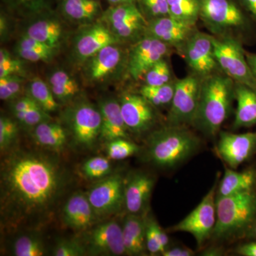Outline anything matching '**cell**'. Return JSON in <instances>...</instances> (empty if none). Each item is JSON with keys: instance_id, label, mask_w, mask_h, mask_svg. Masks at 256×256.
Segmentation results:
<instances>
[{"instance_id": "cell-1", "label": "cell", "mask_w": 256, "mask_h": 256, "mask_svg": "<svg viewBox=\"0 0 256 256\" xmlns=\"http://www.w3.org/2000/svg\"><path fill=\"white\" fill-rule=\"evenodd\" d=\"M2 226H32L50 218L68 176L58 160L36 150H16L1 163Z\"/></svg>"}, {"instance_id": "cell-2", "label": "cell", "mask_w": 256, "mask_h": 256, "mask_svg": "<svg viewBox=\"0 0 256 256\" xmlns=\"http://www.w3.org/2000/svg\"><path fill=\"white\" fill-rule=\"evenodd\" d=\"M235 100V82L220 70L203 78L201 96L192 126L215 137L228 118Z\"/></svg>"}, {"instance_id": "cell-3", "label": "cell", "mask_w": 256, "mask_h": 256, "mask_svg": "<svg viewBox=\"0 0 256 256\" xmlns=\"http://www.w3.org/2000/svg\"><path fill=\"white\" fill-rule=\"evenodd\" d=\"M200 146V138L188 126L166 124L150 134L144 158L158 168L172 169L194 156Z\"/></svg>"}, {"instance_id": "cell-4", "label": "cell", "mask_w": 256, "mask_h": 256, "mask_svg": "<svg viewBox=\"0 0 256 256\" xmlns=\"http://www.w3.org/2000/svg\"><path fill=\"white\" fill-rule=\"evenodd\" d=\"M200 21L216 37H232L242 43L254 30V24L238 0H200Z\"/></svg>"}, {"instance_id": "cell-5", "label": "cell", "mask_w": 256, "mask_h": 256, "mask_svg": "<svg viewBox=\"0 0 256 256\" xmlns=\"http://www.w3.org/2000/svg\"><path fill=\"white\" fill-rule=\"evenodd\" d=\"M216 223L212 236L233 238L249 226L256 216V194L252 190L229 196H216Z\"/></svg>"}, {"instance_id": "cell-6", "label": "cell", "mask_w": 256, "mask_h": 256, "mask_svg": "<svg viewBox=\"0 0 256 256\" xmlns=\"http://www.w3.org/2000/svg\"><path fill=\"white\" fill-rule=\"evenodd\" d=\"M216 58L223 73L235 82L244 84L256 92V79L248 63L242 42L232 37L212 35Z\"/></svg>"}, {"instance_id": "cell-7", "label": "cell", "mask_w": 256, "mask_h": 256, "mask_svg": "<svg viewBox=\"0 0 256 256\" xmlns=\"http://www.w3.org/2000/svg\"><path fill=\"white\" fill-rule=\"evenodd\" d=\"M202 80L201 77L192 73L184 78H176L166 124L192 126L200 104Z\"/></svg>"}, {"instance_id": "cell-8", "label": "cell", "mask_w": 256, "mask_h": 256, "mask_svg": "<svg viewBox=\"0 0 256 256\" xmlns=\"http://www.w3.org/2000/svg\"><path fill=\"white\" fill-rule=\"evenodd\" d=\"M100 18L122 43L132 44L146 35L148 21L137 3L111 5Z\"/></svg>"}, {"instance_id": "cell-9", "label": "cell", "mask_w": 256, "mask_h": 256, "mask_svg": "<svg viewBox=\"0 0 256 256\" xmlns=\"http://www.w3.org/2000/svg\"><path fill=\"white\" fill-rule=\"evenodd\" d=\"M190 73L202 78L220 72L214 53L212 35L197 28L180 52Z\"/></svg>"}, {"instance_id": "cell-10", "label": "cell", "mask_w": 256, "mask_h": 256, "mask_svg": "<svg viewBox=\"0 0 256 256\" xmlns=\"http://www.w3.org/2000/svg\"><path fill=\"white\" fill-rule=\"evenodd\" d=\"M176 53L174 48L153 37L144 35L132 44L128 50L127 73L134 80L144 74L160 60Z\"/></svg>"}, {"instance_id": "cell-11", "label": "cell", "mask_w": 256, "mask_h": 256, "mask_svg": "<svg viewBox=\"0 0 256 256\" xmlns=\"http://www.w3.org/2000/svg\"><path fill=\"white\" fill-rule=\"evenodd\" d=\"M65 118L75 142L82 148H92L100 138L102 119L99 108L78 102L68 109Z\"/></svg>"}, {"instance_id": "cell-12", "label": "cell", "mask_w": 256, "mask_h": 256, "mask_svg": "<svg viewBox=\"0 0 256 256\" xmlns=\"http://www.w3.org/2000/svg\"><path fill=\"white\" fill-rule=\"evenodd\" d=\"M216 182L191 213L174 225L171 230L192 234L198 246L212 236L216 223Z\"/></svg>"}, {"instance_id": "cell-13", "label": "cell", "mask_w": 256, "mask_h": 256, "mask_svg": "<svg viewBox=\"0 0 256 256\" xmlns=\"http://www.w3.org/2000/svg\"><path fill=\"white\" fill-rule=\"evenodd\" d=\"M126 178L110 174L96 183L86 194L98 218L118 213L124 206Z\"/></svg>"}, {"instance_id": "cell-14", "label": "cell", "mask_w": 256, "mask_h": 256, "mask_svg": "<svg viewBox=\"0 0 256 256\" xmlns=\"http://www.w3.org/2000/svg\"><path fill=\"white\" fill-rule=\"evenodd\" d=\"M118 101L129 132L142 136L151 131L158 124L156 108L139 92H124Z\"/></svg>"}, {"instance_id": "cell-15", "label": "cell", "mask_w": 256, "mask_h": 256, "mask_svg": "<svg viewBox=\"0 0 256 256\" xmlns=\"http://www.w3.org/2000/svg\"><path fill=\"white\" fill-rule=\"evenodd\" d=\"M88 255L122 256L126 254L122 227L114 220L98 224L88 232L82 240Z\"/></svg>"}, {"instance_id": "cell-16", "label": "cell", "mask_w": 256, "mask_h": 256, "mask_svg": "<svg viewBox=\"0 0 256 256\" xmlns=\"http://www.w3.org/2000/svg\"><path fill=\"white\" fill-rule=\"evenodd\" d=\"M128 52L119 44H112L102 48L85 62L84 76L90 84L104 82L110 76L122 70L127 72Z\"/></svg>"}, {"instance_id": "cell-17", "label": "cell", "mask_w": 256, "mask_h": 256, "mask_svg": "<svg viewBox=\"0 0 256 256\" xmlns=\"http://www.w3.org/2000/svg\"><path fill=\"white\" fill-rule=\"evenodd\" d=\"M121 43L102 21L95 22L82 28L76 36L74 56L79 62L84 64L102 48Z\"/></svg>"}, {"instance_id": "cell-18", "label": "cell", "mask_w": 256, "mask_h": 256, "mask_svg": "<svg viewBox=\"0 0 256 256\" xmlns=\"http://www.w3.org/2000/svg\"><path fill=\"white\" fill-rule=\"evenodd\" d=\"M196 30V26L166 16L149 20L146 35L164 42L174 48L176 53L180 54L185 44Z\"/></svg>"}, {"instance_id": "cell-19", "label": "cell", "mask_w": 256, "mask_h": 256, "mask_svg": "<svg viewBox=\"0 0 256 256\" xmlns=\"http://www.w3.org/2000/svg\"><path fill=\"white\" fill-rule=\"evenodd\" d=\"M156 180L143 172H133L124 182V208L130 214H146Z\"/></svg>"}, {"instance_id": "cell-20", "label": "cell", "mask_w": 256, "mask_h": 256, "mask_svg": "<svg viewBox=\"0 0 256 256\" xmlns=\"http://www.w3.org/2000/svg\"><path fill=\"white\" fill-rule=\"evenodd\" d=\"M256 146V133L220 132L216 150L224 162L235 170L252 156Z\"/></svg>"}, {"instance_id": "cell-21", "label": "cell", "mask_w": 256, "mask_h": 256, "mask_svg": "<svg viewBox=\"0 0 256 256\" xmlns=\"http://www.w3.org/2000/svg\"><path fill=\"white\" fill-rule=\"evenodd\" d=\"M24 34L58 50L64 38L63 25L50 10L33 16Z\"/></svg>"}, {"instance_id": "cell-22", "label": "cell", "mask_w": 256, "mask_h": 256, "mask_svg": "<svg viewBox=\"0 0 256 256\" xmlns=\"http://www.w3.org/2000/svg\"><path fill=\"white\" fill-rule=\"evenodd\" d=\"M98 218L86 194L74 193L64 205V223L74 230H87L95 224Z\"/></svg>"}, {"instance_id": "cell-23", "label": "cell", "mask_w": 256, "mask_h": 256, "mask_svg": "<svg viewBox=\"0 0 256 256\" xmlns=\"http://www.w3.org/2000/svg\"><path fill=\"white\" fill-rule=\"evenodd\" d=\"M99 109L102 119L100 139L107 142L118 138L129 139L119 101L106 99L101 101Z\"/></svg>"}, {"instance_id": "cell-24", "label": "cell", "mask_w": 256, "mask_h": 256, "mask_svg": "<svg viewBox=\"0 0 256 256\" xmlns=\"http://www.w3.org/2000/svg\"><path fill=\"white\" fill-rule=\"evenodd\" d=\"M122 236L126 254L140 256L146 247V217L130 214L124 220Z\"/></svg>"}, {"instance_id": "cell-25", "label": "cell", "mask_w": 256, "mask_h": 256, "mask_svg": "<svg viewBox=\"0 0 256 256\" xmlns=\"http://www.w3.org/2000/svg\"><path fill=\"white\" fill-rule=\"evenodd\" d=\"M235 100L234 129L256 126V92L247 86L235 82Z\"/></svg>"}, {"instance_id": "cell-26", "label": "cell", "mask_w": 256, "mask_h": 256, "mask_svg": "<svg viewBox=\"0 0 256 256\" xmlns=\"http://www.w3.org/2000/svg\"><path fill=\"white\" fill-rule=\"evenodd\" d=\"M60 12L66 18L79 23H92L102 16L97 0H60Z\"/></svg>"}, {"instance_id": "cell-27", "label": "cell", "mask_w": 256, "mask_h": 256, "mask_svg": "<svg viewBox=\"0 0 256 256\" xmlns=\"http://www.w3.org/2000/svg\"><path fill=\"white\" fill-rule=\"evenodd\" d=\"M33 138L38 146L50 150L60 151L66 144L68 134L60 124L50 120L36 126Z\"/></svg>"}, {"instance_id": "cell-28", "label": "cell", "mask_w": 256, "mask_h": 256, "mask_svg": "<svg viewBox=\"0 0 256 256\" xmlns=\"http://www.w3.org/2000/svg\"><path fill=\"white\" fill-rule=\"evenodd\" d=\"M57 50L34 38L24 34L15 46L18 58L30 62H50Z\"/></svg>"}, {"instance_id": "cell-29", "label": "cell", "mask_w": 256, "mask_h": 256, "mask_svg": "<svg viewBox=\"0 0 256 256\" xmlns=\"http://www.w3.org/2000/svg\"><path fill=\"white\" fill-rule=\"evenodd\" d=\"M254 183L255 176L252 171L238 172L234 171V169L226 168L216 190V196H226L252 190Z\"/></svg>"}, {"instance_id": "cell-30", "label": "cell", "mask_w": 256, "mask_h": 256, "mask_svg": "<svg viewBox=\"0 0 256 256\" xmlns=\"http://www.w3.org/2000/svg\"><path fill=\"white\" fill-rule=\"evenodd\" d=\"M48 84L55 98L62 104L72 100L80 90L76 79L62 69L50 74Z\"/></svg>"}, {"instance_id": "cell-31", "label": "cell", "mask_w": 256, "mask_h": 256, "mask_svg": "<svg viewBox=\"0 0 256 256\" xmlns=\"http://www.w3.org/2000/svg\"><path fill=\"white\" fill-rule=\"evenodd\" d=\"M170 16L178 21L196 26L200 21V0H168Z\"/></svg>"}, {"instance_id": "cell-32", "label": "cell", "mask_w": 256, "mask_h": 256, "mask_svg": "<svg viewBox=\"0 0 256 256\" xmlns=\"http://www.w3.org/2000/svg\"><path fill=\"white\" fill-rule=\"evenodd\" d=\"M28 96L48 114L55 112L60 106V102L55 98L48 82L38 77L32 79L28 84Z\"/></svg>"}, {"instance_id": "cell-33", "label": "cell", "mask_w": 256, "mask_h": 256, "mask_svg": "<svg viewBox=\"0 0 256 256\" xmlns=\"http://www.w3.org/2000/svg\"><path fill=\"white\" fill-rule=\"evenodd\" d=\"M176 78L169 84L158 86L143 85L139 94L156 108L169 107L172 101Z\"/></svg>"}, {"instance_id": "cell-34", "label": "cell", "mask_w": 256, "mask_h": 256, "mask_svg": "<svg viewBox=\"0 0 256 256\" xmlns=\"http://www.w3.org/2000/svg\"><path fill=\"white\" fill-rule=\"evenodd\" d=\"M169 238L156 220L152 216L146 218V247L152 255L162 254L168 248Z\"/></svg>"}, {"instance_id": "cell-35", "label": "cell", "mask_w": 256, "mask_h": 256, "mask_svg": "<svg viewBox=\"0 0 256 256\" xmlns=\"http://www.w3.org/2000/svg\"><path fill=\"white\" fill-rule=\"evenodd\" d=\"M46 252L42 239L34 234L20 236L12 244V254L16 256H43Z\"/></svg>"}, {"instance_id": "cell-36", "label": "cell", "mask_w": 256, "mask_h": 256, "mask_svg": "<svg viewBox=\"0 0 256 256\" xmlns=\"http://www.w3.org/2000/svg\"><path fill=\"white\" fill-rule=\"evenodd\" d=\"M10 11L22 16L33 18L50 10L52 0H2Z\"/></svg>"}, {"instance_id": "cell-37", "label": "cell", "mask_w": 256, "mask_h": 256, "mask_svg": "<svg viewBox=\"0 0 256 256\" xmlns=\"http://www.w3.org/2000/svg\"><path fill=\"white\" fill-rule=\"evenodd\" d=\"M168 58L160 60L154 64L143 76V85L158 86L174 80L171 66Z\"/></svg>"}, {"instance_id": "cell-38", "label": "cell", "mask_w": 256, "mask_h": 256, "mask_svg": "<svg viewBox=\"0 0 256 256\" xmlns=\"http://www.w3.org/2000/svg\"><path fill=\"white\" fill-rule=\"evenodd\" d=\"M112 166L109 158L98 156L88 159L82 166V174L89 180H101L110 175Z\"/></svg>"}, {"instance_id": "cell-39", "label": "cell", "mask_w": 256, "mask_h": 256, "mask_svg": "<svg viewBox=\"0 0 256 256\" xmlns=\"http://www.w3.org/2000/svg\"><path fill=\"white\" fill-rule=\"evenodd\" d=\"M140 148L136 143L126 138H118L108 142V158L110 160H121L126 159L137 154Z\"/></svg>"}, {"instance_id": "cell-40", "label": "cell", "mask_w": 256, "mask_h": 256, "mask_svg": "<svg viewBox=\"0 0 256 256\" xmlns=\"http://www.w3.org/2000/svg\"><path fill=\"white\" fill-rule=\"evenodd\" d=\"M23 76L11 75L0 78V98L2 100H14L18 98L22 89Z\"/></svg>"}, {"instance_id": "cell-41", "label": "cell", "mask_w": 256, "mask_h": 256, "mask_svg": "<svg viewBox=\"0 0 256 256\" xmlns=\"http://www.w3.org/2000/svg\"><path fill=\"white\" fill-rule=\"evenodd\" d=\"M137 4L148 21L170 16L168 0H137Z\"/></svg>"}, {"instance_id": "cell-42", "label": "cell", "mask_w": 256, "mask_h": 256, "mask_svg": "<svg viewBox=\"0 0 256 256\" xmlns=\"http://www.w3.org/2000/svg\"><path fill=\"white\" fill-rule=\"evenodd\" d=\"M22 60L2 48L0 50V78L11 75L22 76L24 69Z\"/></svg>"}, {"instance_id": "cell-43", "label": "cell", "mask_w": 256, "mask_h": 256, "mask_svg": "<svg viewBox=\"0 0 256 256\" xmlns=\"http://www.w3.org/2000/svg\"><path fill=\"white\" fill-rule=\"evenodd\" d=\"M18 134V124L13 120L2 116L0 117V150L4 151L16 140Z\"/></svg>"}, {"instance_id": "cell-44", "label": "cell", "mask_w": 256, "mask_h": 256, "mask_svg": "<svg viewBox=\"0 0 256 256\" xmlns=\"http://www.w3.org/2000/svg\"><path fill=\"white\" fill-rule=\"evenodd\" d=\"M14 116L20 124L28 128H35L38 124L52 120L50 114L40 107Z\"/></svg>"}, {"instance_id": "cell-45", "label": "cell", "mask_w": 256, "mask_h": 256, "mask_svg": "<svg viewBox=\"0 0 256 256\" xmlns=\"http://www.w3.org/2000/svg\"><path fill=\"white\" fill-rule=\"evenodd\" d=\"M55 256H82L88 255L82 242L77 240H60L54 248Z\"/></svg>"}, {"instance_id": "cell-46", "label": "cell", "mask_w": 256, "mask_h": 256, "mask_svg": "<svg viewBox=\"0 0 256 256\" xmlns=\"http://www.w3.org/2000/svg\"><path fill=\"white\" fill-rule=\"evenodd\" d=\"M38 107H40L38 104L31 97L26 96L18 98L13 100L12 105V110L14 114H22V112H24L26 111Z\"/></svg>"}, {"instance_id": "cell-47", "label": "cell", "mask_w": 256, "mask_h": 256, "mask_svg": "<svg viewBox=\"0 0 256 256\" xmlns=\"http://www.w3.org/2000/svg\"><path fill=\"white\" fill-rule=\"evenodd\" d=\"M242 8L256 25V0H238Z\"/></svg>"}, {"instance_id": "cell-48", "label": "cell", "mask_w": 256, "mask_h": 256, "mask_svg": "<svg viewBox=\"0 0 256 256\" xmlns=\"http://www.w3.org/2000/svg\"><path fill=\"white\" fill-rule=\"evenodd\" d=\"M194 252L188 248L176 247L168 248L162 256H192Z\"/></svg>"}, {"instance_id": "cell-49", "label": "cell", "mask_w": 256, "mask_h": 256, "mask_svg": "<svg viewBox=\"0 0 256 256\" xmlns=\"http://www.w3.org/2000/svg\"><path fill=\"white\" fill-rule=\"evenodd\" d=\"M237 252L244 256H256V242L240 246L237 249Z\"/></svg>"}, {"instance_id": "cell-50", "label": "cell", "mask_w": 256, "mask_h": 256, "mask_svg": "<svg viewBox=\"0 0 256 256\" xmlns=\"http://www.w3.org/2000/svg\"><path fill=\"white\" fill-rule=\"evenodd\" d=\"M9 32V25H8V21L6 20V16L1 13L0 16V37H1V42L4 41L5 38H6Z\"/></svg>"}, {"instance_id": "cell-51", "label": "cell", "mask_w": 256, "mask_h": 256, "mask_svg": "<svg viewBox=\"0 0 256 256\" xmlns=\"http://www.w3.org/2000/svg\"><path fill=\"white\" fill-rule=\"evenodd\" d=\"M246 56L250 70L256 79V54L246 52Z\"/></svg>"}, {"instance_id": "cell-52", "label": "cell", "mask_w": 256, "mask_h": 256, "mask_svg": "<svg viewBox=\"0 0 256 256\" xmlns=\"http://www.w3.org/2000/svg\"><path fill=\"white\" fill-rule=\"evenodd\" d=\"M110 5L128 4V3H137V0H107Z\"/></svg>"}, {"instance_id": "cell-53", "label": "cell", "mask_w": 256, "mask_h": 256, "mask_svg": "<svg viewBox=\"0 0 256 256\" xmlns=\"http://www.w3.org/2000/svg\"><path fill=\"white\" fill-rule=\"evenodd\" d=\"M255 234H256V228H255Z\"/></svg>"}]
</instances>
